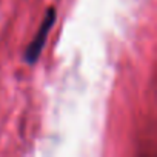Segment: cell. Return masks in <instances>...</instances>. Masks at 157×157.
<instances>
[{"instance_id":"1","label":"cell","mask_w":157,"mask_h":157,"mask_svg":"<svg viewBox=\"0 0 157 157\" xmlns=\"http://www.w3.org/2000/svg\"><path fill=\"white\" fill-rule=\"evenodd\" d=\"M56 17H57L56 10L49 8L46 16H45V19H43V22H42V25H40V28H39V31H37V34L34 36L33 42L28 45V48H26V51L23 54V59H25V62L28 65H34L39 60V57H40V54H42V51H43V48L46 45L48 34H49L51 28L54 26Z\"/></svg>"}]
</instances>
